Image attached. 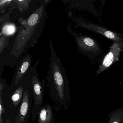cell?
Here are the masks:
<instances>
[{
	"mask_svg": "<svg viewBox=\"0 0 123 123\" xmlns=\"http://www.w3.org/2000/svg\"><path fill=\"white\" fill-rule=\"evenodd\" d=\"M38 20V16L37 14H33L31 16L28 20V23L30 26H33L36 24Z\"/></svg>",
	"mask_w": 123,
	"mask_h": 123,
	"instance_id": "obj_11",
	"label": "cell"
},
{
	"mask_svg": "<svg viewBox=\"0 0 123 123\" xmlns=\"http://www.w3.org/2000/svg\"><path fill=\"white\" fill-rule=\"evenodd\" d=\"M52 117V111L50 106L46 105L42 109L39 114V123H50Z\"/></svg>",
	"mask_w": 123,
	"mask_h": 123,
	"instance_id": "obj_7",
	"label": "cell"
},
{
	"mask_svg": "<svg viewBox=\"0 0 123 123\" xmlns=\"http://www.w3.org/2000/svg\"><path fill=\"white\" fill-rule=\"evenodd\" d=\"M76 41L80 52L92 60L103 53V49L100 44L92 37L78 36Z\"/></svg>",
	"mask_w": 123,
	"mask_h": 123,
	"instance_id": "obj_1",
	"label": "cell"
},
{
	"mask_svg": "<svg viewBox=\"0 0 123 123\" xmlns=\"http://www.w3.org/2000/svg\"><path fill=\"white\" fill-rule=\"evenodd\" d=\"M29 106V96L28 90L24 93L19 113L15 119L16 123H23L28 110Z\"/></svg>",
	"mask_w": 123,
	"mask_h": 123,
	"instance_id": "obj_5",
	"label": "cell"
},
{
	"mask_svg": "<svg viewBox=\"0 0 123 123\" xmlns=\"http://www.w3.org/2000/svg\"><path fill=\"white\" fill-rule=\"evenodd\" d=\"M123 51V47L118 43L114 42L100 61L97 74L103 72L118 61L120 54Z\"/></svg>",
	"mask_w": 123,
	"mask_h": 123,
	"instance_id": "obj_3",
	"label": "cell"
},
{
	"mask_svg": "<svg viewBox=\"0 0 123 123\" xmlns=\"http://www.w3.org/2000/svg\"><path fill=\"white\" fill-rule=\"evenodd\" d=\"M32 81L33 88L34 106H41L43 100V88L41 83L36 77L33 78Z\"/></svg>",
	"mask_w": 123,
	"mask_h": 123,
	"instance_id": "obj_6",
	"label": "cell"
},
{
	"mask_svg": "<svg viewBox=\"0 0 123 123\" xmlns=\"http://www.w3.org/2000/svg\"><path fill=\"white\" fill-rule=\"evenodd\" d=\"M79 26L85 29L99 34L116 43L123 48V35L112 31L103 26L81 19L79 20Z\"/></svg>",
	"mask_w": 123,
	"mask_h": 123,
	"instance_id": "obj_2",
	"label": "cell"
},
{
	"mask_svg": "<svg viewBox=\"0 0 123 123\" xmlns=\"http://www.w3.org/2000/svg\"><path fill=\"white\" fill-rule=\"evenodd\" d=\"M2 91H0V123H3L2 119V115L5 113V111L3 106L2 98Z\"/></svg>",
	"mask_w": 123,
	"mask_h": 123,
	"instance_id": "obj_12",
	"label": "cell"
},
{
	"mask_svg": "<svg viewBox=\"0 0 123 123\" xmlns=\"http://www.w3.org/2000/svg\"><path fill=\"white\" fill-rule=\"evenodd\" d=\"M29 66V63L28 62H25L23 63L20 69V71H19L17 74L15 81V85H16L20 80L24 74L28 69Z\"/></svg>",
	"mask_w": 123,
	"mask_h": 123,
	"instance_id": "obj_9",
	"label": "cell"
},
{
	"mask_svg": "<svg viewBox=\"0 0 123 123\" xmlns=\"http://www.w3.org/2000/svg\"><path fill=\"white\" fill-rule=\"evenodd\" d=\"M23 87L21 86L18 87L15 91L11 97V100L15 106H18L23 96Z\"/></svg>",
	"mask_w": 123,
	"mask_h": 123,
	"instance_id": "obj_8",
	"label": "cell"
},
{
	"mask_svg": "<svg viewBox=\"0 0 123 123\" xmlns=\"http://www.w3.org/2000/svg\"><path fill=\"white\" fill-rule=\"evenodd\" d=\"M6 123H10V120L8 119L6 121Z\"/></svg>",
	"mask_w": 123,
	"mask_h": 123,
	"instance_id": "obj_13",
	"label": "cell"
},
{
	"mask_svg": "<svg viewBox=\"0 0 123 123\" xmlns=\"http://www.w3.org/2000/svg\"><path fill=\"white\" fill-rule=\"evenodd\" d=\"M53 78L58 96L60 99L63 100L65 95L64 82L63 76L60 71L55 69L53 72Z\"/></svg>",
	"mask_w": 123,
	"mask_h": 123,
	"instance_id": "obj_4",
	"label": "cell"
},
{
	"mask_svg": "<svg viewBox=\"0 0 123 123\" xmlns=\"http://www.w3.org/2000/svg\"><path fill=\"white\" fill-rule=\"evenodd\" d=\"M15 30L14 26L12 25H7L3 28V33L7 35H11L13 34L15 32Z\"/></svg>",
	"mask_w": 123,
	"mask_h": 123,
	"instance_id": "obj_10",
	"label": "cell"
},
{
	"mask_svg": "<svg viewBox=\"0 0 123 123\" xmlns=\"http://www.w3.org/2000/svg\"><path fill=\"white\" fill-rule=\"evenodd\" d=\"M113 123H118V122H114Z\"/></svg>",
	"mask_w": 123,
	"mask_h": 123,
	"instance_id": "obj_14",
	"label": "cell"
}]
</instances>
